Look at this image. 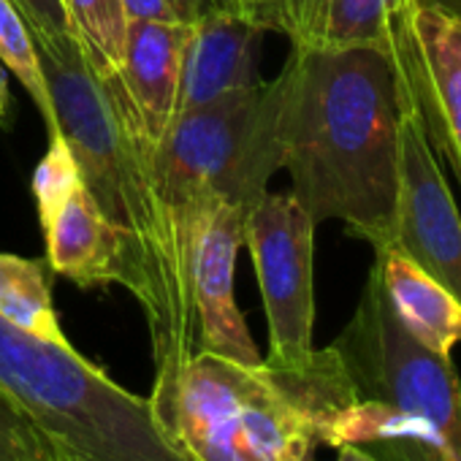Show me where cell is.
<instances>
[{"instance_id": "obj_1", "label": "cell", "mask_w": 461, "mask_h": 461, "mask_svg": "<svg viewBox=\"0 0 461 461\" xmlns=\"http://www.w3.org/2000/svg\"><path fill=\"white\" fill-rule=\"evenodd\" d=\"M280 82V160L318 222L383 250L396 237L402 87L388 50L291 47Z\"/></svg>"}, {"instance_id": "obj_2", "label": "cell", "mask_w": 461, "mask_h": 461, "mask_svg": "<svg viewBox=\"0 0 461 461\" xmlns=\"http://www.w3.org/2000/svg\"><path fill=\"white\" fill-rule=\"evenodd\" d=\"M63 139L82 182L120 245V285L147 321L155 383L174 377L195 353V315L171 217L158 195L149 149L122 125L79 41L33 39Z\"/></svg>"}, {"instance_id": "obj_3", "label": "cell", "mask_w": 461, "mask_h": 461, "mask_svg": "<svg viewBox=\"0 0 461 461\" xmlns=\"http://www.w3.org/2000/svg\"><path fill=\"white\" fill-rule=\"evenodd\" d=\"M353 399L331 345L304 366L193 353L147 396L158 429L190 461H315L329 420Z\"/></svg>"}, {"instance_id": "obj_4", "label": "cell", "mask_w": 461, "mask_h": 461, "mask_svg": "<svg viewBox=\"0 0 461 461\" xmlns=\"http://www.w3.org/2000/svg\"><path fill=\"white\" fill-rule=\"evenodd\" d=\"M0 391L55 445L60 461H190L125 391L74 345L28 334L0 315Z\"/></svg>"}, {"instance_id": "obj_5", "label": "cell", "mask_w": 461, "mask_h": 461, "mask_svg": "<svg viewBox=\"0 0 461 461\" xmlns=\"http://www.w3.org/2000/svg\"><path fill=\"white\" fill-rule=\"evenodd\" d=\"M277 112L280 82L275 77L174 114L149 152L168 217L206 198L250 212L267 195L275 171L283 168Z\"/></svg>"}, {"instance_id": "obj_6", "label": "cell", "mask_w": 461, "mask_h": 461, "mask_svg": "<svg viewBox=\"0 0 461 461\" xmlns=\"http://www.w3.org/2000/svg\"><path fill=\"white\" fill-rule=\"evenodd\" d=\"M331 348L356 399L429 415L461 442V380L453 358L429 350L407 331L375 264L350 323Z\"/></svg>"}, {"instance_id": "obj_7", "label": "cell", "mask_w": 461, "mask_h": 461, "mask_svg": "<svg viewBox=\"0 0 461 461\" xmlns=\"http://www.w3.org/2000/svg\"><path fill=\"white\" fill-rule=\"evenodd\" d=\"M242 245L250 250L269 321V364L304 366L315 326V220L294 193H269L248 212Z\"/></svg>"}, {"instance_id": "obj_8", "label": "cell", "mask_w": 461, "mask_h": 461, "mask_svg": "<svg viewBox=\"0 0 461 461\" xmlns=\"http://www.w3.org/2000/svg\"><path fill=\"white\" fill-rule=\"evenodd\" d=\"M245 217L248 212L234 203L206 198L176 212L171 225L195 315V353H217L242 364H258L264 356L234 299V269Z\"/></svg>"}, {"instance_id": "obj_9", "label": "cell", "mask_w": 461, "mask_h": 461, "mask_svg": "<svg viewBox=\"0 0 461 461\" xmlns=\"http://www.w3.org/2000/svg\"><path fill=\"white\" fill-rule=\"evenodd\" d=\"M385 50L431 149L461 185V23L410 6L393 20Z\"/></svg>"}, {"instance_id": "obj_10", "label": "cell", "mask_w": 461, "mask_h": 461, "mask_svg": "<svg viewBox=\"0 0 461 461\" xmlns=\"http://www.w3.org/2000/svg\"><path fill=\"white\" fill-rule=\"evenodd\" d=\"M393 245L461 302V214L404 90Z\"/></svg>"}, {"instance_id": "obj_11", "label": "cell", "mask_w": 461, "mask_h": 461, "mask_svg": "<svg viewBox=\"0 0 461 461\" xmlns=\"http://www.w3.org/2000/svg\"><path fill=\"white\" fill-rule=\"evenodd\" d=\"M190 23H128L122 66L104 85L122 125L152 152L174 120Z\"/></svg>"}, {"instance_id": "obj_12", "label": "cell", "mask_w": 461, "mask_h": 461, "mask_svg": "<svg viewBox=\"0 0 461 461\" xmlns=\"http://www.w3.org/2000/svg\"><path fill=\"white\" fill-rule=\"evenodd\" d=\"M264 31L240 9H220L190 23L174 114L258 85L256 41Z\"/></svg>"}, {"instance_id": "obj_13", "label": "cell", "mask_w": 461, "mask_h": 461, "mask_svg": "<svg viewBox=\"0 0 461 461\" xmlns=\"http://www.w3.org/2000/svg\"><path fill=\"white\" fill-rule=\"evenodd\" d=\"M358 445L377 461H461V442L437 420L377 399H353L326 426L323 445Z\"/></svg>"}, {"instance_id": "obj_14", "label": "cell", "mask_w": 461, "mask_h": 461, "mask_svg": "<svg viewBox=\"0 0 461 461\" xmlns=\"http://www.w3.org/2000/svg\"><path fill=\"white\" fill-rule=\"evenodd\" d=\"M39 217L52 272L79 288H101L120 280L117 234L104 220L85 182Z\"/></svg>"}, {"instance_id": "obj_15", "label": "cell", "mask_w": 461, "mask_h": 461, "mask_svg": "<svg viewBox=\"0 0 461 461\" xmlns=\"http://www.w3.org/2000/svg\"><path fill=\"white\" fill-rule=\"evenodd\" d=\"M385 294L407 331L439 356L461 345V302L396 245L375 250Z\"/></svg>"}, {"instance_id": "obj_16", "label": "cell", "mask_w": 461, "mask_h": 461, "mask_svg": "<svg viewBox=\"0 0 461 461\" xmlns=\"http://www.w3.org/2000/svg\"><path fill=\"white\" fill-rule=\"evenodd\" d=\"M415 0H307L288 41L302 50H385Z\"/></svg>"}, {"instance_id": "obj_17", "label": "cell", "mask_w": 461, "mask_h": 461, "mask_svg": "<svg viewBox=\"0 0 461 461\" xmlns=\"http://www.w3.org/2000/svg\"><path fill=\"white\" fill-rule=\"evenodd\" d=\"M0 315L39 339L71 345L58 321L41 261L0 253Z\"/></svg>"}, {"instance_id": "obj_18", "label": "cell", "mask_w": 461, "mask_h": 461, "mask_svg": "<svg viewBox=\"0 0 461 461\" xmlns=\"http://www.w3.org/2000/svg\"><path fill=\"white\" fill-rule=\"evenodd\" d=\"M74 39L79 41L98 82L114 77L122 66L128 17L120 0H66Z\"/></svg>"}, {"instance_id": "obj_19", "label": "cell", "mask_w": 461, "mask_h": 461, "mask_svg": "<svg viewBox=\"0 0 461 461\" xmlns=\"http://www.w3.org/2000/svg\"><path fill=\"white\" fill-rule=\"evenodd\" d=\"M0 63H4L6 71H12L17 77V82L28 90L31 101L36 104V109L44 117L50 139L63 136L58 117H55L52 95L47 87L39 47L33 41L31 28L25 25L23 14L17 12V6L12 4V0H0Z\"/></svg>"}, {"instance_id": "obj_20", "label": "cell", "mask_w": 461, "mask_h": 461, "mask_svg": "<svg viewBox=\"0 0 461 461\" xmlns=\"http://www.w3.org/2000/svg\"><path fill=\"white\" fill-rule=\"evenodd\" d=\"M55 445L0 391V461H55Z\"/></svg>"}, {"instance_id": "obj_21", "label": "cell", "mask_w": 461, "mask_h": 461, "mask_svg": "<svg viewBox=\"0 0 461 461\" xmlns=\"http://www.w3.org/2000/svg\"><path fill=\"white\" fill-rule=\"evenodd\" d=\"M82 185V174L77 166V158L63 136L50 139L47 155L36 166L33 174V195H36V209L39 214L52 209L58 201H63L71 190Z\"/></svg>"}, {"instance_id": "obj_22", "label": "cell", "mask_w": 461, "mask_h": 461, "mask_svg": "<svg viewBox=\"0 0 461 461\" xmlns=\"http://www.w3.org/2000/svg\"><path fill=\"white\" fill-rule=\"evenodd\" d=\"M307 0H237V6L245 17H250L264 33L275 31L285 39L291 36Z\"/></svg>"}, {"instance_id": "obj_23", "label": "cell", "mask_w": 461, "mask_h": 461, "mask_svg": "<svg viewBox=\"0 0 461 461\" xmlns=\"http://www.w3.org/2000/svg\"><path fill=\"white\" fill-rule=\"evenodd\" d=\"M31 28L33 39L39 36H74L66 0H12Z\"/></svg>"}, {"instance_id": "obj_24", "label": "cell", "mask_w": 461, "mask_h": 461, "mask_svg": "<svg viewBox=\"0 0 461 461\" xmlns=\"http://www.w3.org/2000/svg\"><path fill=\"white\" fill-rule=\"evenodd\" d=\"M128 23H182L171 0H120Z\"/></svg>"}, {"instance_id": "obj_25", "label": "cell", "mask_w": 461, "mask_h": 461, "mask_svg": "<svg viewBox=\"0 0 461 461\" xmlns=\"http://www.w3.org/2000/svg\"><path fill=\"white\" fill-rule=\"evenodd\" d=\"M171 6L176 9L182 23H195L198 17L220 9H240L237 0H171Z\"/></svg>"}, {"instance_id": "obj_26", "label": "cell", "mask_w": 461, "mask_h": 461, "mask_svg": "<svg viewBox=\"0 0 461 461\" xmlns=\"http://www.w3.org/2000/svg\"><path fill=\"white\" fill-rule=\"evenodd\" d=\"M415 6L439 12V14H445V17L461 23V0H415Z\"/></svg>"}, {"instance_id": "obj_27", "label": "cell", "mask_w": 461, "mask_h": 461, "mask_svg": "<svg viewBox=\"0 0 461 461\" xmlns=\"http://www.w3.org/2000/svg\"><path fill=\"white\" fill-rule=\"evenodd\" d=\"M318 461V458H315ZM334 461H377L372 453H366L364 447H358V445H350V442H345V445H337V458Z\"/></svg>"}, {"instance_id": "obj_28", "label": "cell", "mask_w": 461, "mask_h": 461, "mask_svg": "<svg viewBox=\"0 0 461 461\" xmlns=\"http://www.w3.org/2000/svg\"><path fill=\"white\" fill-rule=\"evenodd\" d=\"M12 114V93H9V82H6V74L0 68V122H6Z\"/></svg>"}, {"instance_id": "obj_29", "label": "cell", "mask_w": 461, "mask_h": 461, "mask_svg": "<svg viewBox=\"0 0 461 461\" xmlns=\"http://www.w3.org/2000/svg\"><path fill=\"white\" fill-rule=\"evenodd\" d=\"M55 461H60V458H55Z\"/></svg>"}]
</instances>
